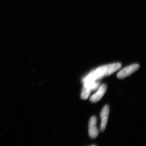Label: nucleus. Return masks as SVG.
Segmentation results:
<instances>
[{
	"label": "nucleus",
	"instance_id": "f257e3e1",
	"mask_svg": "<svg viewBox=\"0 0 146 146\" xmlns=\"http://www.w3.org/2000/svg\"><path fill=\"white\" fill-rule=\"evenodd\" d=\"M121 66V64L120 63H112L100 66L93 71L97 79L99 80L103 78L104 77L112 74L120 69Z\"/></svg>",
	"mask_w": 146,
	"mask_h": 146
},
{
	"label": "nucleus",
	"instance_id": "f03ea898",
	"mask_svg": "<svg viewBox=\"0 0 146 146\" xmlns=\"http://www.w3.org/2000/svg\"><path fill=\"white\" fill-rule=\"evenodd\" d=\"M139 67V65L137 64H133L128 66L120 71L118 73L117 76L119 79L125 78L138 70Z\"/></svg>",
	"mask_w": 146,
	"mask_h": 146
},
{
	"label": "nucleus",
	"instance_id": "7ed1b4c3",
	"mask_svg": "<svg viewBox=\"0 0 146 146\" xmlns=\"http://www.w3.org/2000/svg\"><path fill=\"white\" fill-rule=\"evenodd\" d=\"M97 119L95 116L91 117L89 121V136L92 139L97 138L98 131L96 127Z\"/></svg>",
	"mask_w": 146,
	"mask_h": 146
},
{
	"label": "nucleus",
	"instance_id": "20e7f679",
	"mask_svg": "<svg viewBox=\"0 0 146 146\" xmlns=\"http://www.w3.org/2000/svg\"><path fill=\"white\" fill-rule=\"evenodd\" d=\"M109 113V107L108 105H106L102 110L100 113V117L101 118V124L100 126V131H104L106 127V124L108 119V115Z\"/></svg>",
	"mask_w": 146,
	"mask_h": 146
},
{
	"label": "nucleus",
	"instance_id": "39448f33",
	"mask_svg": "<svg viewBox=\"0 0 146 146\" xmlns=\"http://www.w3.org/2000/svg\"><path fill=\"white\" fill-rule=\"evenodd\" d=\"M106 89L107 86L106 84H103L100 86L97 93L91 96L90 100L93 103H96L99 101L104 96Z\"/></svg>",
	"mask_w": 146,
	"mask_h": 146
},
{
	"label": "nucleus",
	"instance_id": "423d86ee",
	"mask_svg": "<svg viewBox=\"0 0 146 146\" xmlns=\"http://www.w3.org/2000/svg\"><path fill=\"white\" fill-rule=\"evenodd\" d=\"M91 91L86 87L83 86L81 94V98L82 100H86L88 98Z\"/></svg>",
	"mask_w": 146,
	"mask_h": 146
}]
</instances>
